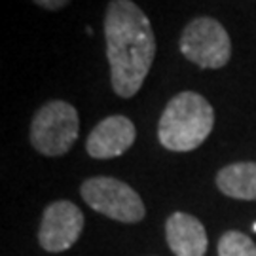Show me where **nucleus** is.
Returning <instances> with one entry per match:
<instances>
[{
	"label": "nucleus",
	"mask_w": 256,
	"mask_h": 256,
	"mask_svg": "<svg viewBox=\"0 0 256 256\" xmlns=\"http://www.w3.org/2000/svg\"><path fill=\"white\" fill-rule=\"evenodd\" d=\"M214 128V110L196 92H180L167 102L158 124V138L171 152H192Z\"/></svg>",
	"instance_id": "nucleus-2"
},
{
	"label": "nucleus",
	"mask_w": 256,
	"mask_h": 256,
	"mask_svg": "<svg viewBox=\"0 0 256 256\" xmlns=\"http://www.w3.org/2000/svg\"><path fill=\"white\" fill-rule=\"evenodd\" d=\"M84 230V212L70 202H54L48 205L40 230L38 243L48 252H63L68 250L78 241Z\"/></svg>",
	"instance_id": "nucleus-6"
},
{
	"label": "nucleus",
	"mask_w": 256,
	"mask_h": 256,
	"mask_svg": "<svg viewBox=\"0 0 256 256\" xmlns=\"http://www.w3.org/2000/svg\"><path fill=\"white\" fill-rule=\"evenodd\" d=\"M110 82L116 95H137L156 57V34L146 14L133 0H110L104 16Z\"/></svg>",
	"instance_id": "nucleus-1"
},
{
	"label": "nucleus",
	"mask_w": 256,
	"mask_h": 256,
	"mask_svg": "<svg viewBox=\"0 0 256 256\" xmlns=\"http://www.w3.org/2000/svg\"><path fill=\"white\" fill-rule=\"evenodd\" d=\"M82 198L93 210L124 224L144 218V203L129 184L114 176H93L82 184Z\"/></svg>",
	"instance_id": "nucleus-4"
},
{
	"label": "nucleus",
	"mask_w": 256,
	"mask_h": 256,
	"mask_svg": "<svg viewBox=\"0 0 256 256\" xmlns=\"http://www.w3.org/2000/svg\"><path fill=\"white\" fill-rule=\"evenodd\" d=\"M218 256H256V245L248 236L230 230L218 241Z\"/></svg>",
	"instance_id": "nucleus-10"
},
{
	"label": "nucleus",
	"mask_w": 256,
	"mask_h": 256,
	"mask_svg": "<svg viewBox=\"0 0 256 256\" xmlns=\"http://www.w3.org/2000/svg\"><path fill=\"white\" fill-rule=\"evenodd\" d=\"M254 232H256V224H254Z\"/></svg>",
	"instance_id": "nucleus-12"
},
{
	"label": "nucleus",
	"mask_w": 256,
	"mask_h": 256,
	"mask_svg": "<svg viewBox=\"0 0 256 256\" xmlns=\"http://www.w3.org/2000/svg\"><path fill=\"white\" fill-rule=\"evenodd\" d=\"M167 245L174 256H203L207 252V232L200 220L176 210L165 222Z\"/></svg>",
	"instance_id": "nucleus-8"
},
{
	"label": "nucleus",
	"mask_w": 256,
	"mask_h": 256,
	"mask_svg": "<svg viewBox=\"0 0 256 256\" xmlns=\"http://www.w3.org/2000/svg\"><path fill=\"white\" fill-rule=\"evenodd\" d=\"M180 54L200 68H222L232 57L226 28L212 18H198L184 27L178 40Z\"/></svg>",
	"instance_id": "nucleus-5"
},
{
	"label": "nucleus",
	"mask_w": 256,
	"mask_h": 256,
	"mask_svg": "<svg viewBox=\"0 0 256 256\" xmlns=\"http://www.w3.org/2000/svg\"><path fill=\"white\" fill-rule=\"evenodd\" d=\"M135 137H137V129L133 122L126 116L116 114L104 118L93 128L86 140V150L95 160L118 158L133 146Z\"/></svg>",
	"instance_id": "nucleus-7"
},
{
	"label": "nucleus",
	"mask_w": 256,
	"mask_h": 256,
	"mask_svg": "<svg viewBox=\"0 0 256 256\" xmlns=\"http://www.w3.org/2000/svg\"><path fill=\"white\" fill-rule=\"evenodd\" d=\"M36 6H40V8L44 10H52V12H57V10L64 8L70 0H32Z\"/></svg>",
	"instance_id": "nucleus-11"
},
{
	"label": "nucleus",
	"mask_w": 256,
	"mask_h": 256,
	"mask_svg": "<svg viewBox=\"0 0 256 256\" xmlns=\"http://www.w3.org/2000/svg\"><path fill=\"white\" fill-rule=\"evenodd\" d=\"M80 133V118L66 101H50L40 106L30 124V144L40 154L57 158L74 146Z\"/></svg>",
	"instance_id": "nucleus-3"
},
{
	"label": "nucleus",
	"mask_w": 256,
	"mask_h": 256,
	"mask_svg": "<svg viewBox=\"0 0 256 256\" xmlns=\"http://www.w3.org/2000/svg\"><path fill=\"white\" fill-rule=\"evenodd\" d=\"M216 186L224 196L243 202H256V162H238L222 167Z\"/></svg>",
	"instance_id": "nucleus-9"
}]
</instances>
